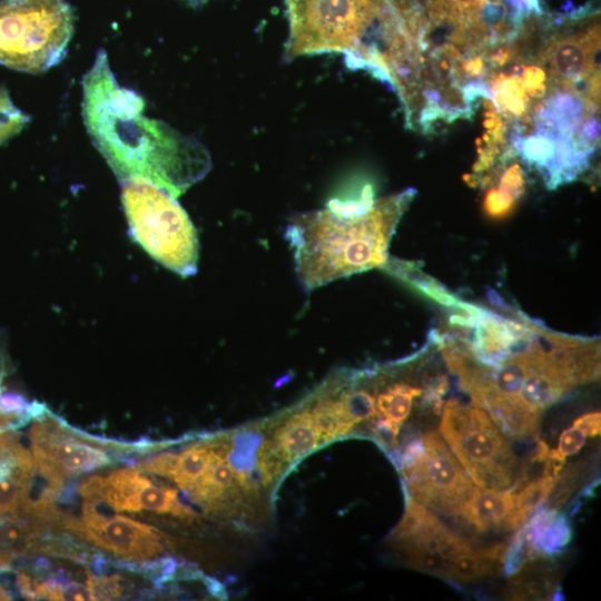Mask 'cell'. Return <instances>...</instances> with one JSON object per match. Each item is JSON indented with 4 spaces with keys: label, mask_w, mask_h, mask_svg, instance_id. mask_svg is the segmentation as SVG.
I'll return each instance as SVG.
<instances>
[{
    "label": "cell",
    "mask_w": 601,
    "mask_h": 601,
    "mask_svg": "<svg viewBox=\"0 0 601 601\" xmlns=\"http://www.w3.org/2000/svg\"><path fill=\"white\" fill-rule=\"evenodd\" d=\"M487 79L483 158H518L549 188L577 179L599 146V43L565 26H529Z\"/></svg>",
    "instance_id": "6da1fadb"
},
{
    "label": "cell",
    "mask_w": 601,
    "mask_h": 601,
    "mask_svg": "<svg viewBox=\"0 0 601 601\" xmlns=\"http://www.w3.org/2000/svg\"><path fill=\"white\" fill-rule=\"evenodd\" d=\"M406 45L410 116L437 127L469 118L485 81L535 4L513 0H387Z\"/></svg>",
    "instance_id": "7a4b0ae2"
},
{
    "label": "cell",
    "mask_w": 601,
    "mask_h": 601,
    "mask_svg": "<svg viewBox=\"0 0 601 601\" xmlns=\"http://www.w3.org/2000/svg\"><path fill=\"white\" fill-rule=\"evenodd\" d=\"M459 336L466 354L440 341L447 370L474 405L511 437H535L539 431L541 415L519 400L529 375L552 373L578 387L593 373V338L551 331L505 306L472 304L459 321Z\"/></svg>",
    "instance_id": "3957f363"
},
{
    "label": "cell",
    "mask_w": 601,
    "mask_h": 601,
    "mask_svg": "<svg viewBox=\"0 0 601 601\" xmlns=\"http://www.w3.org/2000/svg\"><path fill=\"white\" fill-rule=\"evenodd\" d=\"M145 101L117 81L104 49L82 78V117L119 181L142 178L180 196L210 168L206 148L144 115Z\"/></svg>",
    "instance_id": "277c9868"
},
{
    "label": "cell",
    "mask_w": 601,
    "mask_h": 601,
    "mask_svg": "<svg viewBox=\"0 0 601 601\" xmlns=\"http://www.w3.org/2000/svg\"><path fill=\"white\" fill-rule=\"evenodd\" d=\"M415 191L332 199L323 208L294 215L285 228L302 287L312 292L333 280L388 263V248L398 221Z\"/></svg>",
    "instance_id": "5b68a950"
},
{
    "label": "cell",
    "mask_w": 601,
    "mask_h": 601,
    "mask_svg": "<svg viewBox=\"0 0 601 601\" xmlns=\"http://www.w3.org/2000/svg\"><path fill=\"white\" fill-rule=\"evenodd\" d=\"M289 24L285 60L343 53L393 87L405 63L400 21L387 0H285Z\"/></svg>",
    "instance_id": "8992f818"
},
{
    "label": "cell",
    "mask_w": 601,
    "mask_h": 601,
    "mask_svg": "<svg viewBox=\"0 0 601 601\" xmlns=\"http://www.w3.org/2000/svg\"><path fill=\"white\" fill-rule=\"evenodd\" d=\"M121 183V203L132 238L156 262L188 277L198 268L196 229L177 197L142 178Z\"/></svg>",
    "instance_id": "52a82bcc"
},
{
    "label": "cell",
    "mask_w": 601,
    "mask_h": 601,
    "mask_svg": "<svg viewBox=\"0 0 601 601\" xmlns=\"http://www.w3.org/2000/svg\"><path fill=\"white\" fill-rule=\"evenodd\" d=\"M66 0H0V63L40 73L58 65L73 33Z\"/></svg>",
    "instance_id": "ba28073f"
},
{
    "label": "cell",
    "mask_w": 601,
    "mask_h": 601,
    "mask_svg": "<svg viewBox=\"0 0 601 601\" xmlns=\"http://www.w3.org/2000/svg\"><path fill=\"white\" fill-rule=\"evenodd\" d=\"M442 413L440 433L469 477L481 489L506 490L518 459L486 412L450 398Z\"/></svg>",
    "instance_id": "9c48e42d"
},
{
    "label": "cell",
    "mask_w": 601,
    "mask_h": 601,
    "mask_svg": "<svg viewBox=\"0 0 601 601\" xmlns=\"http://www.w3.org/2000/svg\"><path fill=\"white\" fill-rule=\"evenodd\" d=\"M400 462L410 496L434 511L455 515L474 489L472 480L435 432L412 441Z\"/></svg>",
    "instance_id": "30bf717a"
},
{
    "label": "cell",
    "mask_w": 601,
    "mask_h": 601,
    "mask_svg": "<svg viewBox=\"0 0 601 601\" xmlns=\"http://www.w3.org/2000/svg\"><path fill=\"white\" fill-rule=\"evenodd\" d=\"M30 439L35 466L47 474L66 479L111 463L102 440L68 427L50 411L36 418Z\"/></svg>",
    "instance_id": "8fae6325"
},
{
    "label": "cell",
    "mask_w": 601,
    "mask_h": 601,
    "mask_svg": "<svg viewBox=\"0 0 601 601\" xmlns=\"http://www.w3.org/2000/svg\"><path fill=\"white\" fill-rule=\"evenodd\" d=\"M393 539L412 565L441 578L455 555L472 548L412 496L406 497L405 513Z\"/></svg>",
    "instance_id": "7c38bea8"
},
{
    "label": "cell",
    "mask_w": 601,
    "mask_h": 601,
    "mask_svg": "<svg viewBox=\"0 0 601 601\" xmlns=\"http://www.w3.org/2000/svg\"><path fill=\"white\" fill-rule=\"evenodd\" d=\"M93 500L83 502L81 520L63 516L60 525L117 556L144 561L164 551L162 535L155 528L122 515H107Z\"/></svg>",
    "instance_id": "4fadbf2b"
},
{
    "label": "cell",
    "mask_w": 601,
    "mask_h": 601,
    "mask_svg": "<svg viewBox=\"0 0 601 601\" xmlns=\"http://www.w3.org/2000/svg\"><path fill=\"white\" fill-rule=\"evenodd\" d=\"M513 506L514 493L511 490L496 491L474 487L454 516L462 519L477 532L505 530V523Z\"/></svg>",
    "instance_id": "5bb4252c"
},
{
    "label": "cell",
    "mask_w": 601,
    "mask_h": 601,
    "mask_svg": "<svg viewBox=\"0 0 601 601\" xmlns=\"http://www.w3.org/2000/svg\"><path fill=\"white\" fill-rule=\"evenodd\" d=\"M319 443L321 435L309 407L295 412L275 436L276 450L288 463L304 457Z\"/></svg>",
    "instance_id": "9a60e30c"
},
{
    "label": "cell",
    "mask_w": 601,
    "mask_h": 601,
    "mask_svg": "<svg viewBox=\"0 0 601 601\" xmlns=\"http://www.w3.org/2000/svg\"><path fill=\"white\" fill-rule=\"evenodd\" d=\"M506 546L503 543L473 550L455 555L449 564L444 579L454 582H472L484 577L500 574L504 566Z\"/></svg>",
    "instance_id": "2e32d148"
},
{
    "label": "cell",
    "mask_w": 601,
    "mask_h": 601,
    "mask_svg": "<svg viewBox=\"0 0 601 601\" xmlns=\"http://www.w3.org/2000/svg\"><path fill=\"white\" fill-rule=\"evenodd\" d=\"M47 525L28 515H0V565L7 566L18 556L36 552Z\"/></svg>",
    "instance_id": "e0dca14e"
},
{
    "label": "cell",
    "mask_w": 601,
    "mask_h": 601,
    "mask_svg": "<svg viewBox=\"0 0 601 601\" xmlns=\"http://www.w3.org/2000/svg\"><path fill=\"white\" fill-rule=\"evenodd\" d=\"M436 373L437 371H428L421 385L400 380L375 393V417L401 427L408 417L415 400L422 397Z\"/></svg>",
    "instance_id": "ac0fdd59"
},
{
    "label": "cell",
    "mask_w": 601,
    "mask_h": 601,
    "mask_svg": "<svg viewBox=\"0 0 601 601\" xmlns=\"http://www.w3.org/2000/svg\"><path fill=\"white\" fill-rule=\"evenodd\" d=\"M142 510L170 513L179 518L194 515V512L179 501L176 490L157 486L148 479L132 493L125 506L128 512Z\"/></svg>",
    "instance_id": "d6986e66"
},
{
    "label": "cell",
    "mask_w": 601,
    "mask_h": 601,
    "mask_svg": "<svg viewBox=\"0 0 601 601\" xmlns=\"http://www.w3.org/2000/svg\"><path fill=\"white\" fill-rule=\"evenodd\" d=\"M309 408L322 443L344 436L355 426L347 418L335 390L317 396Z\"/></svg>",
    "instance_id": "ffe728a7"
},
{
    "label": "cell",
    "mask_w": 601,
    "mask_h": 601,
    "mask_svg": "<svg viewBox=\"0 0 601 601\" xmlns=\"http://www.w3.org/2000/svg\"><path fill=\"white\" fill-rule=\"evenodd\" d=\"M235 479V472L224 452L213 446L209 464L189 493L195 500L210 504L223 495Z\"/></svg>",
    "instance_id": "44dd1931"
},
{
    "label": "cell",
    "mask_w": 601,
    "mask_h": 601,
    "mask_svg": "<svg viewBox=\"0 0 601 601\" xmlns=\"http://www.w3.org/2000/svg\"><path fill=\"white\" fill-rule=\"evenodd\" d=\"M556 481L541 477L513 492L514 506L505 523V530H515L522 526L550 495Z\"/></svg>",
    "instance_id": "7402d4cb"
},
{
    "label": "cell",
    "mask_w": 601,
    "mask_h": 601,
    "mask_svg": "<svg viewBox=\"0 0 601 601\" xmlns=\"http://www.w3.org/2000/svg\"><path fill=\"white\" fill-rule=\"evenodd\" d=\"M213 446L210 444H196L189 446L179 455L171 480L185 491H190L205 473Z\"/></svg>",
    "instance_id": "603a6c76"
},
{
    "label": "cell",
    "mask_w": 601,
    "mask_h": 601,
    "mask_svg": "<svg viewBox=\"0 0 601 601\" xmlns=\"http://www.w3.org/2000/svg\"><path fill=\"white\" fill-rule=\"evenodd\" d=\"M259 444L260 437L255 433L237 435L226 455L236 477L244 485H247L249 475L256 466Z\"/></svg>",
    "instance_id": "cb8c5ba5"
},
{
    "label": "cell",
    "mask_w": 601,
    "mask_h": 601,
    "mask_svg": "<svg viewBox=\"0 0 601 601\" xmlns=\"http://www.w3.org/2000/svg\"><path fill=\"white\" fill-rule=\"evenodd\" d=\"M571 540V526L563 515H555L545 526L536 545L538 558L560 552Z\"/></svg>",
    "instance_id": "d4e9b609"
},
{
    "label": "cell",
    "mask_w": 601,
    "mask_h": 601,
    "mask_svg": "<svg viewBox=\"0 0 601 601\" xmlns=\"http://www.w3.org/2000/svg\"><path fill=\"white\" fill-rule=\"evenodd\" d=\"M29 121V116L13 104L8 90L0 87V145L18 135Z\"/></svg>",
    "instance_id": "484cf974"
},
{
    "label": "cell",
    "mask_w": 601,
    "mask_h": 601,
    "mask_svg": "<svg viewBox=\"0 0 601 601\" xmlns=\"http://www.w3.org/2000/svg\"><path fill=\"white\" fill-rule=\"evenodd\" d=\"M87 585L95 600L120 599L124 593L118 575H96L87 572Z\"/></svg>",
    "instance_id": "4316f807"
},
{
    "label": "cell",
    "mask_w": 601,
    "mask_h": 601,
    "mask_svg": "<svg viewBox=\"0 0 601 601\" xmlns=\"http://www.w3.org/2000/svg\"><path fill=\"white\" fill-rule=\"evenodd\" d=\"M176 461L177 454L164 453L141 462H137L132 467L142 473H152L171 480Z\"/></svg>",
    "instance_id": "83f0119b"
},
{
    "label": "cell",
    "mask_w": 601,
    "mask_h": 601,
    "mask_svg": "<svg viewBox=\"0 0 601 601\" xmlns=\"http://www.w3.org/2000/svg\"><path fill=\"white\" fill-rule=\"evenodd\" d=\"M585 437L582 431L572 425L561 433L556 450L564 456L575 454L584 445Z\"/></svg>",
    "instance_id": "f1b7e54d"
},
{
    "label": "cell",
    "mask_w": 601,
    "mask_h": 601,
    "mask_svg": "<svg viewBox=\"0 0 601 601\" xmlns=\"http://www.w3.org/2000/svg\"><path fill=\"white\" fill-rule=\"evenodd\" d=\"M573 426L582 431L585 436L594 437L599 435L601 431L600 412H592L578 417L573 422Z\"/></svg>",
    "instance_id": "f546056e"
},
{
    "label": "cell",
    "mask_w": 601,
    "mask_h": 601,
    "mask_svg": "<svg viewBox=\"0 0 601 601\" xmlns=\"http://www.w3.org/2000/svg\"><path fill=\"white\" fill-rule=\"evenodd\" d=\"M565 463V456L556 449L549 450L544 461L543 477L556 481Z\"/></svg>",
    "instance_id": "4dcf8cb0"
},
{
    "label": "cell",
    "mask_w": 601,
    "mask_h": 601,
    "mask_svg": "<svg viewBox=\"0 0 601 601\" xmlns=\"http://www.w3.org/2000/svg\"><path fill=\"white\" fill-rule=\"evenodd\" d=\"M62 600H95L88 585L68 581L62 588Z\"/></svg>",
    "instance_id": "1f68e13d"
},
{
    "label": "cell",
    "mask_w": 601,
    "mask_h": 601,
    "mask_svg": "<svg viewBox=\"0 0 601 601\" xmlns=\"http://www.w3.org/2000/svg\"><path fill=\"white\" fill-rule=\"evenodd\" d=\"M186 1L196 6V4H201L206 2L207 0H186Z\"/></svg>",
    "instance_id": "d6a6232c"
}]
</instances>
